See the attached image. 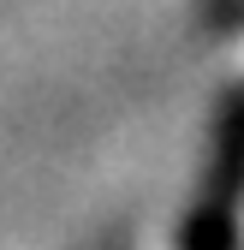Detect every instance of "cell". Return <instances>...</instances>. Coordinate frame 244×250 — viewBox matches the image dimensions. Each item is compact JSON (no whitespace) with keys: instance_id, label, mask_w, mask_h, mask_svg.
Returning a JSON list of instances; mask_svg holds the SVG:
<instances>
[{"instance_id":"1","label":"cell","mask_w":244,"mask_h":250,"mask_svg":"<svg viewBox=\"0 0 244 250\" xmlns=\"http://www.w3.org/2000/svg\"><path fill=\"white\" fill-rule=\"evenodd\" d=\"M215 191L203 197V208L185 227V250H232V197L244 191V96H232L221 119V143H215Z\"/></svg>"}]
</instances>
